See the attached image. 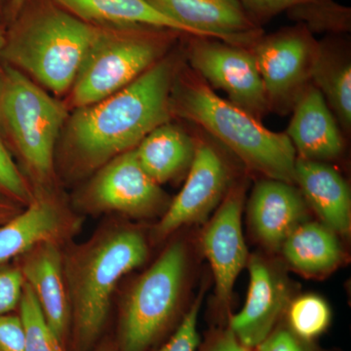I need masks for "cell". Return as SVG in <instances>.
<instances>
[{"mask_svg":"<svg viewBox=\"0 0 351 351\" xmlns=\"http://www.w3.org/2000/svg\"><path fill=\"white\" fill-rule=\"evenodd\" d=\"M182 63L181 53L169 52L128 86L75 108L62 132V152L69 174L83 176L100 169L170 122L171 94Z\"/></svg>","mask_w":351,"mask_h":351,"instance_id":"cell-1","label":"cell"},{"mask_svg":"<svg viewBox=\"0 0 351 351\" xmlns=\"http://www.w3.org/2000/svg\"><path fill=\"white\" fill-rule=\"evenodd\" d=\"M173 117L191 122L267 179L295 184L297 154L286 133H276L215 93L186 61L176 75Z\"/></svg>","mask_w":351,"mask_h":351,"instance_id":"cell-2","label":"cell"},{"mask_svg":"<svg viewBox=\"0 0 351 351\" xmlns=\"http://www.w3.org/2000/svg\"><path fill=\"white\" fill-rule=\"evenodd\" d=\"M99 32L52 0H27L6 25L1 60L54 95L69 93Z\"/></svg>","mask_w":351,"mask_h":351,"instance_id":"cell-3","label":"cell"},{"mask_svg":"<svg viewBox=\"0 0 351 351\" xmlns=\"http://www.w3.org/2000/svg\"><path fill=\"white\" fill-rule=\"evenodd\" d=\"M147 255L149 248L142 233L113 228L63 255L64 282L78 350H87L98 338L117 284L143 265Z\"/></svg>","mask_w":351,"mask_h":351,"instance_id":"cell-4","label":"cell"},{"mask_svg":"<svg viewBox=\"0 0 351 351\" xmlns=\"http://www.w3.org/2000/svg\"><path fill=\"white\" fill-rule=\"evenodd\" d=\"M68 108L10 64H0V135L40 191L54 181L58 138Z\"/></svg>","mask_w":351,"mask_h":351,"instance_id":"cell-5","label":"cell"},{"mask_svg":"<svg viewBox=\"0 0 351 351\" xmlns=\"http://www.w3.org/2000/svg\"><path fill=\"white\" fill-rule=\"evenodd\" d=\"M182 36L152 25L99 27L69 91L71 107H86L128 86L171 52Z\"/></svg>","mask_w":351,"mask_h":351,"instance_id":"cell-6","label":"cell"},{"mask_svg":"<svg viewBox=\"0 0 351 351\" xmlns=\"http://www.w3.org/2000/svg\"><path fill=\"white\" fill-rule=\"evenodd\" d=\"M186 274V251L171 245L138 279L127 297L120 319V351H147L174 319Z\"/></svg>","mask_w":351,"mask_h":351,"instance_id":"cell-7","label":"cell"},{"mask_svg":"<svg viewBox=\"0 0 351 351\" xmlns=\"http://www.w3.org/2000/svg\"><path fill=\"white\" fill-rule=\"evenodd\" d=\"M262 77L269 112L286 115L313 82L320 43L302 24L263 36L250 48Z\"/></svg>","mask_w":351,"mask_h":351,"instance_id":"cell-8","label":"cell"},{"mask_svg":"<svg viewBox=\"0 0 351 351\" xmlns=\"http://www.w3.org/2000/svg\"><path fill=\"white\" fill-rule=\"evenodd\" d=\"M189 38L184 54L189 68L210 87L226 92L233 105L262 121L269 106L250 48L206 36Z\"/></svg>","mask_w":351,"mask_h":351,"instance_id":"cell-9","label":"cell"},{"mask_svg":"<svg viewBox=\"0 0 351 351\" xmlns=\"http://www.w3.org/2000/svg\"><path fill=\"white\" fill-rule=\"evenodd\" d=\"M167 202L160 184L138 163L135 149L101 167L82 196V204L89 211L119 212L132 217L154 216L168 208Z\"/></svg>","mask_w":351,"mask_h":351,"instance_id":"cell-10","label":"cell"},{"mask_svg":"<svg viewBox=\"0 0 351 351\" xmlns=\"http://www.w3.org/2000/svg\"><path fill=\"white\" fill-rule=\"evenodd\" d=\"M232 188V171L212 143L197 142L184 188L169 204L154 237L165 239L182 226L199 223L211 214Z\"/></svg>","mask_w":351,"mask_h":351,"instance_id":"cell-11","label":"cell"},{"mask_svg":"<svg viewBox=\"0 0 351 351\" xmlns=\"http://www.w3.org/2000/svg\"><path fill=\"white\" fill-rule=\"evenodd\" d=\"M188 36L219 39L252 48L263 36L239 0H147Z\"/></svg>","mask_w":351,"mask_h":351,"instance_id":"cell-12","label":"cell"},{"mask_svg":"<svg viewBox=\"0 0 351 351\" xmlns=\"http://www.w3.org/2000/svg\"><path fill=\"white\" fill-rule=\"evenodd\" d=\"M244 186H232L203 233L205 255L211 265L217 297L223 306L232 299L233 286L248 260L242 232Z\"/></svg>","mask_w":351,"mask_h":351,"instance_id":"cell-13","label":"cell"},{"mask_svg":"<svg viewBox=\"0 0 351 351\" xmlns=\"http://www.w3.org/2000/svg\"><path fill=\"white\" fill-rule=\"evenodd\" d=\"M249 272L246 302L240 313L230 317L228 328L242 345L256 350L276 329L290 302L285 281L262 258H251Z\"/></svg>","mask_w":351,"mask_h":351,"instance_id":"cell-14","label":"cell"},{"mask_svg":"<svg viewBox=\"0 0 351 351\" xmlns=\"http://www.w3.org/2000/svg\"><path fill=\"white\" fill-rule=\"evenodd\" d=\"M80 226L77 219L48 195L34 200L0 226V265L20 258L44 242L69 239Z\"/></svg>","mask_w":351,"mask_h":351,"instance_id":"cell-15","label":"cell"},{"mask_svg":"<svg viewBox=\"0 0 351 351\" xmlns=\"http://www.w3.org/2000/svg\"><path fill=\"white\" fill-rule=\"evenodd\" d=\"M292 112L286 134L297 157L328 162L341 156L345 149L343 131L313 82L302 92Z\"/></svg>","mask_w":351,"mask_h":351,"instance_id":"cell-16","label":"cell"},{"mask_svg":"<svg viewBox=\"0 0 351 351\" xmlns=\"http://www.w3.org/2000/svg\"><path fill=\"white\" fill-rule=\"evenodd\" d=\"M57 242H44L19 258L25 282L38 300L46 321L64 343L71 324V307L64 282L63 254Z\"/></svg>","mask_w":351,"mask_h":351,"instance_id":"cell-17","label":"cell"},{"mask_svg":"<svg viewBox=\"0 0 351 351\" xmlns=\"http://www.w3.org/2000/svg\"><path fill=\"white\" fill-rule=\"evenodd\" d=\"M249 217L258 239L278 250L288 235L306 221V202L293 184L267 178L254 188Z\"/></svg>","mask_w":351,"mask_h":351,"instance_id":"cell-18","label":"cell"},{"mask_svg":"<svg viewBox=\"0 0 351 351\" xmlns=\"http://www.w3.org/2000/svg\"><path fill=\"white\" fill-rule=\"evenodd\" d=\"M295 182L302 197L337 234H350L351 193L345 178L336 168L322 161L297 157Z\"/></svg>","mask_w":351,"mask_h":351,"instance_id":"cell-19","label":"cell"},{"mask_svg":"<svg viewBox=\"0 0 351 351\" xmlns=\"http://www.w3.org/2000/svg\"><path fill=\"white\" fill-rule=\"evenodd\" d=\"M197 142L175 124L167 122L157 127L135 147L143 169L158 184L172 181L189 171Z\"/></svg>","mask_w":351,"mask_h":351,"instance_id":"cell-20","label":"cell"},{"mask_svg":"<svg viewBox=\"0 0 351 351\" xmlns=\"http://www.w3.org/2000/svg\"><path fill=\"white\" fill-rule=\"evenodd\" d=\"M313 83L324 96L343 133L351 130V60L348 45L339 39L320 43Z\"/></svg>","mask_w":351,"mask_h":351,"instance_id":"cell-21","label":"cell"},{"mask_svg":"<svg viewBox=\"0 0 351 351\" xmlns=\"http://www.w3.org/2000/svg\"><path fill=\"white\" fill-rule=\"evenodd\" d=\"M280 249L295 269L308 276L332 271L343 260V248L337 233L324 223L313 221L298 226Z\"/></svg>","mask_w":351,"mask_h":351,"instance_id":"cell-22","label":"cell"},{"mask_svg":"<svg viewBox=\"0 0 351 351\" xmlns=\"http://www.w3.org/2000/svg\"><path fill=\"white\" fill-rule=\"evenodd\" d=\"M78 19L98 27L145 25L186 34L147 0H52Z\"/></svg>","mask_w":351,"mask_h":351,"instance_id":"cell-23","label":"cell"},{"mask_svg":"<svg viewBox=\"0 0 351 351\" xmlns=\"http://www.w3.org/2000/svg\"><path fill=\"white\" fill-rule=\"evenodd\" d=\"M288 328L304 341H313L331 324L332 311L325 300L316 295H304L289 304Z\"/></svg>","mask_w":351,"mask_h":351,"instance_id":"cell-24","label":"cell"},{"mask_svg":"<svg viewBox=\"0 0 351 351\" xmlns=\"http://www.w3.org/2000/svg\"><path fill=\"white\" fill-rule=\"evenodd\" d=\"M19 309L24 330L25 351H63L61 341L51 329L36 295L25 282Z\"/></svg>","mask_w":351,"mask_h":351,"instance_id":"cell-25","label":"cell"},{"mask_svg":"<svg viewBox=\"0 0 351 351\" xmlns=\"http://www.w3.org/2000/svg\"><path fill=\"white\" fill-rule=\"evenodd\" d=\"M292 19L306 25L311 32L341 34L350 31V7L341 5L334 0H317L294 7L288 11Z\"/></svg>","mask_w":351,"mask_h":351,"instance_id":"cell-26","label":"cell"},{"mask_svg":"<svg viewBox=\"0 0 351 351\" xmlns=\"http://www.w3.org/2000/svg\"><path fill=\"white\" fill-rule=\"evenodd\" d=\"M0 195L21 206L34 200V191L25 175L14 161L11 152L0 135Z\"/></svg>","mask_w":351,"mask_h":351,"instance_id":"cell-27","label":"cell"},{"mask_svg":"<svg viewBox=\"0 0 351 351\" xmlns=\"http://www.w3.org/2000/svg\"><path fill=\"white\" fill-rule=\"evenodd\" d=\"M201 301L199 295L197 300L189 309L188 313L182 318L181 324L169 341L157 351H196L200 343V336L198 332V315H199Z\"/></svg>","mask_w":351,"mask_h":351,"instance_id":"cell-28","label":"cell"},{"mask_svg":"<svg viewBox=\"0 0 351 351\" xmlns=\"http://www.w3.org/2000/svg\"><path fill=\"white\" fill-rule=\"evenodd\" d=\"M24 284L19 265H0V315L9 314L19 306Z\"/></svg>","mask_w":351,"mask_h":351,"instance_id":"cell-29","label":"cell"},{"mask_svg":"<svg viewBox=\"0 0 351 351\" xmlns=\"http://www.w3.org/2000/svg\"><path fill=\"white\" fill-rule=\"evenodd\" d=\"M245 10L258 25L276 17V15L289 11L302 4L317 0H239Z\"/></svg>","mask_w":351,"mask_h":351,"instance_id":"cell-30","label":"cell"},{"mask_svg":"<svg viewBox=\"0 0 351 351\" xmlns=\"http://www.w3.org/2000/svg\"><path fill=\"white\" fill-rule=\"evenodd\" d=\"M0 351H25L24 330L19 315H0Z\"/></svg>","mask_w":351,"mask_h":351,"instance_id":"cell-31","label":"cell"},{"mask_svg":"<svg viewBox=\"0 0 351 351\" xmlns=\"http://www.w3.org/2000/svg\"><path fill=\"white\" fill-rule=\"evenodd\" d=\"M260 346L263 351H318L311 341L300 339L289 328H276Z\"/></svg>","mask_w":351,"mask_h":351,"instance_id":"cell-32","label":"cell"},{"mask_svg":"<svg viewBox=\"0 0 351 351\" xmlns=\"http://www.w3.org/2000/svg\"><path fill=\"white\" fill-rule=\"evenodd\" d=\"M242 345L230 328L218 332L201 351H254Z\"/></svg>","mask_w":351,"mask_h":351,"instance_id":"cell-33","label":"cell"},{"mask_svg":"<svg viewBox=\"0 0 351 351\" xmlns=\"http://www.w3.org/2000/svg\"><path fill=\"white\" fill-rule=\"evenodd\" d=\"M23 207L5 196L0 195V226L16 216Z\"/></svg>","mask_w":351,"mask_h":351,"instance_id":"cell-34","label":"cell"},{"mask_svg":"<svg viewBox=\"0 0 351 351\" xmlns=\"http://www.w3.org/2000/svg\"><path fill=\"white\" fill-rule=\"evenodd\" d=\"M27 0H10L8 6V12H7V25L11 21L15 19L16 16L22 10L23 7L27 3Z\"/></svg>","mask_w":351,"mask_h":351,"instance_id":"cell-35","label":"cell"},{"mask_svg":"<svg viewBox=\"0 0 351 351\" xmlns=\"http://www.w3.org/2000/svg\"><path fill=\"white\" fill-rule=\"evenodd\" d=\"M10 0H0V22L7 25V12Z\"/></svg>","mask_w":351,"mask_h":351,"instance_id":"cell-36","label":"cell"},{"mask_svg":"<svg viewBox=\"0 0 351 351\" xmlns=\"http://www.w3.org/2000/svg\"><path fill=\"white\" fill-rule=\"evenodd\" d=\"M6 39V25L0 22V60H1L2 50Z\"/></svg>","mask_w":351,"mask_h":351,"instance_id":"cell-37","label":"cell"},{"mask_svg":"<svg viewBox=\"0 0 351 351\" xmlns=\"http://www.w3.org/2000/svg\"><path fill=\"white\" fill-rule=\"evenodd\" d=\"M99 351H112V350H110V348H101V350H99Z\"/></svg>","mask_w":351,"mask_h":351,"instance_id":"cell-38","label":"cell"},{"mask_svg":"<svg viewBox=\"0 0 351 351\" xmlns=\"http://www.w3.org/2000/svg\"><path fill=\"white\" fill-rule=\"evenodd\" d=\"M254 351H263V350L262 348V346H258V348H256V350Z\"/></svg>","mask_w":351,"mask_h":351,"instance_id":"cell-39","label":"cell"}]
</instances>
